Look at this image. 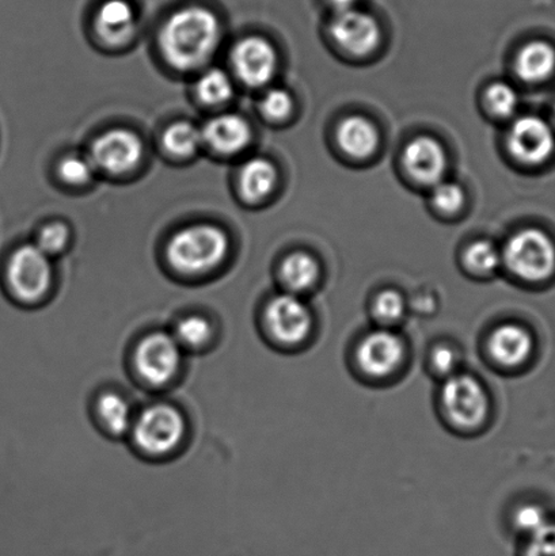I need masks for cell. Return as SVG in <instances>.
<instances>
[{
    "label": "cell",
    "mask_w": 555,
    "mask_h": 556,
    "mask_svg": "<svg viewBox=\"0 0 555 556\" xmlns=\"http://www.w3.org/2000/svg\"><path fill=\"white\" fill-rule=\"evenodd\" d=\"M136 15L127 0H106L97 11L96 27L103 41L123 43L135 30Z\"/></svg>",
    "instance_id": "cell-17"
},
{
    "label": "cell",
    "mask_w": 555,
    "mask_h": 556,
    "mask_svg": "<svg viewBox=\"0 0 555 556\" xmlns=\"http://www.w3.org/2000/svg\"><path fill=\"white\" fill-rule=\"evenodd\" d=\"M502 258L520 280L542 282L554 275L555 243L540 228H526L509 238Z\"/></svg>",
    "instance_id": "cell-3"
},
{
    "label": "cell",
    "mask_w": 555,
    "mask_h": 556,
    "mask_svg": "<svg viewBox=\"0 0 555 556\" xmlns=\"http://www.w3.org/2000/svg\"><path fill=\"white\" fill-rule=\"evenodd\" d=\"M276 179V168L269 161L253 157L241 168L239 190L244 200L255 203L265 199L274 190Z\"/></svg>",
    "instance_id": "cell-21"
},
{
    "label": "cell",
    "mask_w": 555,
    "mask_h": 556,
    "mask_svg": "<svg viewBox=\"0 0 555 556\" xmlns=\"http://www.w3.org/2000/svg\"><path fill=\"white\" fill-rule=\"evenodd\" d=\"M201 102L205 105H222L232 97V84L225 71L211 68L201 76L195 87Z\"/></svg>",
    "instance_id": "cell-25"
},
{
    "label": "cell",
    "mask_w": 555,
    "mask_h": 556,
    "mask_svg": "<svg viewBox=\"0 0 555 556\" xmlns=\"http://www.w3.org/2000/svg\"><path fill=\"white\" fill-rule=\"evenodd\" d=\"M231 63L243 85L263 87L274 78L277 54L265 38L252 36L237 42L231 52Z\"/></svg>",
    "instance_id": "cell-12"
},
{
    "label": "cell",
    "mask_w": 555,
    "mask_h": 556,
    "mask_svg": "<svg viewBox=\"0 0 555 556\" xmlns=\"http://www.w3.org/2000/svg\"><path fill=\"white\" fill-rule=\"evenodd\" d=\"M461 357L458 351L450 345H438L429 356V368L439 379H447L459 372Z\"/></svg>",
    "instance_id": "cell-30"
},
{
    "label": "cell",
    "mask_w": 555,
    "mask_h": 556,
    "mask_svg": "<svg viewBox=\"0 0 555 556\" xmlns=\"http://www.w3.org/2000/svg\"><path fill=\"white\" fill-rule=\"evenodd\" d=\"M68 238V228L63 223H52L38 233L36 247L51 257L53 254L63 252V249L67 247Z\"/></svg>",
    "instance_id": "cell-33"
},
{
    "label": "cell",
    "mask_w": 555,
    "mask_h": 556,
    "mask_svg": "<svg viewBox=\"0 0 555 556\" xmlns=\"http://www.w3.org/2000/svg\"><path fill=\"white\" fill-rule=\"evenodd\" d=\"M508 149L515 160L524 165H542L554 154V130L541 117L525 116L516 119L509 130Z\"/></svg>",
    "instance_id": "cell-11"
},
{
    "label": "cell",
    "mask_w": 555,
    "mask_h": 556,
    "mask_svg": "<svg viewBox=\"0 0 555 556\" xmlns=\"http://www.w3.org/2000/svg\"><path fill=\"white\" fill-rule=\"evenodd\" d=\"M518 94L513 86L497 81L489 87L487 91V103L489 109L497 117L507 118L513 116L518 108Z\"/></svg>",
    "instance_id": "cell-28"
},
{
    "label": "cell",
    "mask_w": 555,
    "mask_h": 556,
    "mask_svg": "<svg viewBox=\"0 0 555 556\" xmlns=\"http://www.w3.org/2000/svg\"><path fill=\"white\" fill-rule=\"evenodd\" d=\"M547 522L546 511L543 510L541 506L534 504L520 506L514 515V526L516 530L520 533H525L527 536L541 530Z\"/></svg>",
    "instance_id": "cell-34"
},
{
    "label": "cell",
    "mask_w": 555,
    "mask_h": 556,
    "mask_svg": "<svg viewBox=\"0 0 555 556\" xmlns=\"http://www.w3.org/2000/svg\"><path fill=\"white\" fill-rule=\"evenodd\" d=\"M173 336L182 349H200L211 340L212 326L204 316L190 315L178 321Z\"/></svg>",
    "instance_id": "cell-26"
},
{
    "label": "cell",
    "mask_w": 555,
    "mask_h": 556,
    "mask_svg": "<svg viewBox=\"0 0 555 556\" xmlns=\"http://www.w3.org/2000/svg\"><path fill=\"white\" fill-rule=\"evenodd\" d=\"M280 278L288 293L301 296L317 286L319 265L312 255L293 253L281 264Z\"/></svg>",
    "instance_id": "cell-20"
},
{
    "label": "cell",
    "mask_w": 555,
    "mask_h": 556,
    "mask_svg": "<svg viewBox=\"0 0 555 556\" xmlns=\"http://www.w3.org/2000/svg\"><path fill=\"white\" fill-rule=\"evenodd\" d=\"M89 157L98 170L122 176L139 166L143 143L128 129L108 130L92 143Z\"/></svg>",
    "instance_id": "cell-10"
},
{
    "label": "cell",
    "mask_w": 555,
    "mask_h": 556,
    "mask_svg": "<svg viewBox=\"0 0 555 556\" xmlns=\"http://www.w3.org/2000/svg\"><path fill=\"white\" fill-rule=\"evenodd\" d=\"M187 430L181 412L171 405L147 407L135 419L133 432L135 443L146 454L162 456L176 450Z\"/></svg>",
    "instance_id": "cell-5"
},
{
    "label": "cell",
    "mask_w": 555,
    "mask_h": 556,
    "mask_svg": "<svg viewBox=\"0 0 555 556\" xmlns=\"http://www.w3.org/2000/svg\"><path fill=\"white\" fill-rule=\"evenodd\" d=\"M515 70L527 84L547 80L555 73V48L546 41L527 43L516 58Z\"/></svg>",
    "instance_id": "cell-18"
},
{
    "label": "cell",
    "mask_w": 555,
    "mask_h": 556,
    "mask_svg": "<svg viewBox=\"0 0 555 556\" xmlns=\"http://www.w3.org/2000/svg\"><path fill=\"white\" fill-rule=\"evenodd\" d=\"M293 101L290 94L282 89H272L261 100V113L272 122H281L292 113Z\"/></svg>",
    "instance_id": "cell-31"
},
{
    "label": "cell",
    "mask_w": 555,
    "mask_h": 556,
    "mask_svg": "<svg viewBox=\"0 0 555 556\" xmlns=\"http://www.w3.org/2000/svg\"><path fill=\"white\" fill-rule=\"evenodd\" d=\"M98 416L112 434L123 435L134 427L133 407L116 392H106L98 400Z\"/></svg>",
    "instance_id": "cell-22"
},
{
    "label": "cell",
    "mask_w": 555,
    "mask_h": 556,
    "mask_svg": "<svg viewBox=\"0 0 555 556\" xmlns=\"http://www.w3.org/2000/svg\"><path fill=\"white\" fill-rule=\"evenodd\" d=\"M331 8L335 9L336 13H344V11H350L356 9V4L358 0H329Z\"/></svg>",
    "instance_id": "cell-36"
},
{
    "label": "cell",
    "mask_w": 555,
    "mask_h": 556,
    "mask_svg": "<svg viewBox=\"0 0 555 556\" xmlns=\"http://www.w3.org/2000/svg\"><path fill=\"white\" fill-rule=\"evenodd\" d=\"M404 166L417 182L437 185L442 182L447 168V155L439 141L417 138L405 147Z\"/></svg>",
    "instance_id": "cell-14"
},
{
    "label": "cell",
    "mask_w": 555,
    "mask_h": 556,
    "mask_svg": "<svg viewBox=\"0 0 555 556\" xmlns=\"http://www.w3.org/2000/svg\"><path fill=\"white\" fill-rule=\"evenodd\" d=\"M526 556H555V522L548 521L529 536Z\"/></svg>",
    "instance_id": "cell-35"
},
{
    "label": "cell",
    "mask_w": 555,
    "mask_h": 556,
    "mask_svg": "<svg viewBox=\"0 0 555 556\" xmlns=\"http://www.w3.org/2000/svg\"><path fill=\"white\" fill-rule=\"evenodd\" d=\"M49 258L36 244H25L16 250L8 269L10 287L16 298L24 302H37L48 292L53 277Z\"/></svg>",
    "instance_id": "cell-7"
},
{
    "label": "cell",
    "mask_w": 555,
    "mask_h": 556,
    "mask_svg": "<svg viewBox=\"0 0 555 556\" xmlns=\"http://www.w3.org/2000/svg\"><path fill=\"white\" fill-rule=\"evenodd\" d=\"M265 325L277 342L295 346L306 341L312 332V311L297 294H277L265 309Z\"/></svg>",
    "instance_id": "cell-8"
},
{
    "label": "cell",
    "mask_w": 555,
    "mask_h": 556,
    "mask_svg": "<svg viewBox=\"0 0 555 556\" xmlns=\"http://www.w3.org/2000/svg\"><path fill=\"white\" fill-rule=\"evenodd\" d=\"M182 348L176 337L157 331L147 336L136 351V368L147 383L163 386L174 379L181 365Z\"/></svg>",
    "instance_id": "cell-9"
},
{
    "label": "cell",
    "mask_w": 555,
    "mask_h": 556,
    "mask_svg": "<svg viewBox=\"0 0 555 556\" xmlns=\"http://www.w3.org/2000/svg\"><path fill=\"white\" fill-rule=\"evenodd\" d=\"M355 356L364 375L373 379H384L404 364L406 343L394 329L377 327L358 342Z\"/></svg>",
    "instance_id": "cell-6"
},
{
    "label": "cell",
    "mask_w": 555,
    "mask_h": 556,
    "mask_svg": "<svg viewBox=\"0 0 555 556\" xmlns=\"http://www.w3.org/2000/svg\"><path fill=\"white\" fill-rule=\"evenodd\" d=\"M337 140L341 150L353 157H368L378 149V129L367 118L361 116L348 117L337 130Z\"/></svg>",
    "instance_id": "cell-19"
},
{
    "label": "cell",
    "mask_w": 555,
    "mask_h": 556,
    "mask_svg": "<svg viewBox=\"0 0 555 556\" xmlns=\"http://www.w3.org/2000/svg\"><path fill=\"white\" fill-rule=\"evenodd\" d=\"M432 203L444 214H455L465 203L464 190L454 182H439L434 185Z\"/></svg>",
    "instance_id": "cell-32"
},
{
    "label": "cell",
    "mask_w": 555,
    "mask_h": 556,
    "mask_svg": "<svg viewBox=\"0 0 555 556\" xmlns=\"http://www.w3.org/2000/svg\"><path fill=\"white\" fill-rule=\"evenodd\" d=\"M203 143L201 130L189 123L179 122L173 124L163 135V147L168 154L176 156H189L198 151Z\"/></svg>",
    "instance_id": "cell-24"
},
{
    "label": "cell",
    "mask_w": 555,
    "mask_h": 556,
    "mask_svg": "<svg viewBox=\"0 0 555 556\" xmlns=\"http://www.w3.org/2000/svg\"><path fill=\"white\" fill-rule=\"evenodd\" d=\"M502 253L493 243L478 241L471 244L465 253V265L471 274L491 275L502 265Z\"/></svg>",
    "instance_id": "cell-27"
},
{
    "label": "cell",
    "mask_w": 555,
    "mask_h": 556,
    "mask_svg": "<svg viewBox=\"0 0 555 556\" xmlns=\"http://www.w3.org/2000/svg\"><path fill=\"white\" fill-rule=\"evenodd\" d=\"M534 340L526 327L504 324L491 332L488 341L489 356L503 368H516L530 358Z\"/></svg>",
    "instance_id": "cell-15"
},
{
    "label": "cell",
    "mask_w": 555,
    "mask_h": 556,
    "mask_svg": "<svg viewBox=\"0 0 555 556\" xmlns=\"http://www.w3.org/2000/svg\"><path fill=\"white\" fill-rule=\"evenodd\" d=\"M96 167L90 157L70 155L59 165V176L70 185H85L91 181Z\"/></svg>",
    "instance_id": "cell-29"
},
{
    "label": "cell",
    "mask_w": 555,
    "mask_h": 556,
    "mask_svg": "<svg viewBox=\"0 0 555 556\" xmlns=\"http://www.w3.org/2000/svg\"><path fill=\"white\" fill-rule=\"evenodd\" d=\"M330 35L346 52L364 56L379 46L380 27L371 14L353 9L336 15L330 25Z\"/></svg>",
    "instance_id": "cell-13"
},
{
    "label": "cell",
    "mask_w": 555,
    "mask_h": 556,
    "mask_svg": "<svg viewBox=\"0 0 555 556\" xmlns=\"http://www.w3.org/2000/svg\"><path fill=\"white\" fill-rule=\"evenodd\" d=\"M226 232L215 226H192L178 231L167 243V260L185 275L206 274L223 263L228 253Z\"/></svg>",
    "instance_id": "cell-2"
},
{
    "label": "cell",
    "mask_w": 555,
    "mask_h": 556,
    "mask_svg": "<svg viewBox=\"0 0 555 556\" xmlns=\"http://www.w3.org/2000/svg\"><path fill=\"white\" fill-rule=\"evenodd\" d=\"M220 40L219 20L211 10H178L162 27L160 46L163 58L179 71L200 68L209 62Z\"/></svg>",
    "instance_id": "cell-1"
},
{
    "label": "cell",
    "mask_w": 555,
    "mask_h": 556,
    "mask_svg": "<svg viewBox=\"0 0 555 556\" xmlns=\"http://www.w3.org/2000/svg\"><path fill=\"white\" fill-rule=\"evenodd\" d=\"M371 316L377 327L384 329H394L406 316V303L404 296L396 291L380 292L374 299L371 305Z\"/></svg>",
    "instance_id": "cell-23"
},
{
    "label": "cell",
    "mask_w": 555,
    "mask_h": 556,
    "mask_svg": "<svg viewBox=\"0 0 555 556\" xmlns=\"http://www.w3.org/2000/svg\"><path fill=\"white\" fill-rule=\"evenodd\" d=\"M203 143L219 154H237L247 149L252 140V128L249 123L238 114H222L210 119L201 129Z\"/></svg>",
    "instance_id": "cell-16"
},
{
    "label": "cell",
    "mask_w": 555,
    "mask_h": 556,
    "mask_svg": "<svg viewBox=\"0 0 555 556\" xmlns=\"http://www.w3.org/2000/svg\"><path fill=\"white\" fill-rule=\"evenodd\" d=\"M440 403L449 421L461 429H475L487 421L488 392L475 376L458 372L443 380Z\"/></svg>",
    "instance_id": "cell-4"
}]
</instances>
